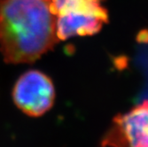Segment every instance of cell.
Segmentation results:
<instances>
[{
  "label": "cell",
  "instance_id": "obj_4",
  "mask_svg": "<svg viewBox=\"0 0 148 147\" xmlns=\"http://www.w3.org/2000/svg\"><path fill=\"white\" fill-rule=\"evenodd\" d=\"M103 144L112 147H148V101L116 116Z\"/></svg>",
  "mask_w": 148,
  "mask_h": 147
},
{
  "label": "cell",
  "instance_id": "obj_3",
  "mask_svg": "<svg viewBox=\"0 0 148 147\" xmlns=\"http://www.w3.org/2000/svg\"><path fill=\"white\" fill-rule=\"evenodd\" d=\"M12 98L25 114L38 117L48 112L55 100V90L51 80L38 70L23 74L12 90Z\"/></svg>",
  "mask_w": 148,
  "mask_h": 147
},
{
  "label": "cell",
  "instance_id": "obj_2",
  "mask_svg": "<svg viewBox=\"0 0 148 147\" xmlns=\"http://www.w3.org/2000/svg\"><path fill=\"white\" fill-rule=\"evenodd\" d=\"M105 0H51L56 19V35L61 41L76 36H90L108 22Z\"/></svg>",
  "mask_w": 148,
  "mask_h": 147
},
{
  "label": "cell",
  "instance_id": "obj_1",
  "mask_svg": "<svg viewBox=\"0 0 148 147\" xmlns=\"http://www.w3.org/2000/svg\"><path fill=\"white\" fill-rule=\"evenodd\" d=\"M59 41L51 0H0V51L7 63H30Z\"/></svg>",
  "mask_w": 148,
  "mask_h": 147
}]
</instances>
